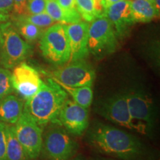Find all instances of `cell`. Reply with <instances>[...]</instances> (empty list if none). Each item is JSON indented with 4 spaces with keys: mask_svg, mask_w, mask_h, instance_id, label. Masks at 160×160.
I'll use <instances>...</instances> for the list:
<instances>
[{
    "mask_svg": "<svg viewBox=\"0 0 160 160\" xmlns=\"http://www.w3.org/2000/svg\"><path fill=\"white\" fill-rule=\"evenodd\" d=\"M56 125L46 132L41 152L45 160H70L77 151V143L68 132Z\"/></svg>",
    "mask_w": 160,
    "mask_h": 160,
    "instance_id": "cell-6",
    "label": "cell"
},
{
    "mask_svg": "<svg viewBox=\"0 0 160 160\" xmlns=\"http://www.w3.org/2000/svg\"><path fill=\"white\" fill-rule=\"evenodd\" d=\"M76 8L82 19L85 22H91L97 19L93 0H75Z\"/></svg>",
    "mask_w": 160,
    "mask_h": 160,
    "instance_id": "cell-22",
    "label": "cell"
},
{
    "mask_svg": "<svg viewBox=\"0 0 160 160\" xmlns=\"http://www.w3.org/2000/svg\"><path fill=\"white\" fill-rule=\"evenodd\" d=\"M11 81L13 91L25 100L33 97L42 83L39 72L24 62L13 68Z\"/></svg>",
    "mask_w": 160,
    "mask_h": 160,
    "instance_id": "cell-12",
    "label": "cell"
},
{
    "mask_svg": "<svg viewBox=\"0 0 160 160\" xmlns=\"http://www.w3.org/2000/svg\"><path fill=\"white\" fill-rule=\"evenodd\" d=\"M1 66H2L1 65V61H0V68H1Z\"/></svg>",
    "mask_w": 160,
    "mask_h": 160,
    "instance_id": "cell-32",
    "label": "cell"
},
{
    "mask_svg": "<svg viewBox=\"0 0 160 160\" xmlns=\"http://www.w3.org/2000/svg\"><path fill=\"white\" fill-rule=\"evenodd\" d=\"M71 160H83V159H80V158H75V159H71Z\"/></svg>",
    "mask_w": 160,
    "mask_h": 160,
    "instance_id": "cell-31",
    "label": "cell"
},
{
    "mask_svg": "<svg viewBox=\"0 0 160 160\" xmlns=\"http://www.w3.org/2000/svg\"><path fill=\"white\" fill-rule=\"evenodd\" d=\"M12 23L22 38L28 43L33 42L40 39L45 31V29L41 28L33 24L13 18Z\"/></svg>",
    "mask_w": 160,
    "mask_h": 160,
    "instance_id": "cell-19",
    "label": "cell"
},
{
    "mask_svg": "<svg viewBox=\"0 0 160 160\" xmlns=\"http://www.w3.org/2000/svg\"><path fill=\"white\" fill-rule=\"evenodd\" d=\"M66 33L70 47L71 62L85 59L88 57V28L89 23L80 21L77 23L65 24Z\"/></svg>",
    "mask_w": 160,
    "mask_h": 160,
    "instance_id": "cell-13",
    "label": "cell"
},
{
    "mask_svg": "<svg viewBox=\"0 0 160 160\" xmlns=\"http://www.w3.org/2000/svg\"><path fill=\"white\" fill-rule=\"evenodd\" d=\"M46 0H27L25 14H39L45 12Z\"/></svg>",
    "mask_w": 160,
    "mask_h": 160,
    "instance_id": "cell-25",
    "label": "cell"
},
{
    "mask_svg": "<svg viewBox=\"0 0 160 160\" xmlns=\"http://www.w3.org/2000/svg\"><path fill=\"white\" fill-rule=\"evenodd\" d=\"M21 98L9 94L0 99V122L14 125L21 117L24 109Z\"/></svg>",
    "mask_w": 160,
    "mask_h": 160,
    "instance_id": "cell-15",
    "label": "cell"
},
{
    "mask_svg": "<svg viewBox=\"0 0 160 160\" xmlns=\"http://www.w3.org/2000/svg\"><path fill=\"white\" fill-rule=\"evenodd\" d=\"M96 78L95 70L85 59L71 62L53 71V79L69 87H92Z\"/></svg>",
    "mask_w": 160,
    "mask_h": 160,
    "instance_id": "cell-8",
    "label": "cell"
},
{
    "mask_svg": "<svg viewBox=\"0 0 160 160\" xmlns=\"http://www.w3.org/2000/svg\"><path fill=\"white\" fill-rule=\"evenodd\" d=\"M150 1H153V0H150Z\"/></svg>",
    "mask_w": 160,
    "mask_h": 160,
    "instance_id": "cell-33",
    "label": "cell"
},
{
    "mask_svg": "<svg viewBox=\"0 0 160 160\" xmlns=\"http://www.w3.org/2000/svg\"><path fill=\"white\" fill-rule=\"evenodd\" d=\"M131 14L134 23L149 22L159 17L153 5V1L150 0H133L131 1Z\"/></svg>",
    "mask_w": 160,
    "mask_h": 160,
    "instance_id": "cell-16",
    "label": "cell"
},
{
    "mask_svg": "<svg viewBox=\"0 0 160 160\" xmlns=\"http://www.w3.org/2000/svg\"><path fill=\"white\" fill-rule=\"evenodd\" d=\"M13 92L11 81V72L8 69L0 68V99Z\"/></svg>",
    "mask_w": 160,
    "mask_h": 160,
    "instance_id": "cell-23",
    "label": "cell"
},
{
    "mask_svg": "<svg viewBox=\"0 0 160 160\" xmlns=\"http://www.w3.org/2000/svg\"><path fill=\"white\" fill-rule=\"evenodd\" d=\"M119 1H122V0H104V3H105L106 8H107L109 7L110 5H113V4H114L116 2H118Z\"/></svg>",
    "mask_w": 160,
    "mask_h": 160,
    "instance_id": "cell-29",
    "label": "cell"
},
{
    "mask_svg": "<svg viewBox=\"0 0 160 160\" xmlns=\"http://www.w3.org/2000/svg\"><path fill=\"white\" fill-rule=\"evenodd\" d=\"M31 53V45L19 34L12 22L0 24V61L4 68L13 69Z\"/></svg>",
    "mask_w": 160,
    "mask_h": 160,
    "instance_id": "cell-3",
    "label": "cell"
},
{
    "mask_svg": "<svg viewBox=\"0 0 160 160\" xmlns=\"http://www.w3.org/2000/svg\"><path fill=\"white\" fill-rule=\"evenodd\" d=\"M57 2L63 11L71 16L75 20L76 22L82 21L81 16L79 15L76 8L75 0H57Z\"/></svg>",
    "mask_w": 160,
    "mask_h": 160,
    "instance_id": "cell-24",
    "label": "cell"
},
{
    "mask_svg": "<svg viewBox=\"0 0 160 160\" xmlns=\"http://www.w3.org/2000/svg\"><path fill=\"white\" fill-rule=\"evenodd\" d=\"M88 28V51L100 59L114 53L117 48L118 37L110 20L106 17L91 22Z\"/></svg>",
    "mask_w": 160,
    "mask_h": 160,
    "instance_id": "cell-5",
    "label": "cell"
},
{
    "mask_svg": "<svg viewBox=\"0 0 160 160\" xmlns=\"http://www.w3.org/2000/svg\"><path fill=\"white\" fill-rule=\"evenodd\" d=\"M13 19H17L22 21L27 22L41 28H47L50 26L53 25L56 22L53 20L46 12L39 13V14H22L17 15L13 17Z\"/></svg>",
    "mask_w": 160,
    "mask_h": 160,
    "instance_id": "cell-21",
    "label": "cell"
},
{
    "mask_svg": "<svg viewBox=\"0 0 160 160\" xmlns=\"http://www.w3.org/2000/svg\"><path fill=\"white\" fill-rule=\"evenodd\" d=\"M45 12L57 22L62 24L77 23L71 16L63 11L57 0H46Z\"/></svg>",
    "mask_w": 160,
    "mask_h": 160,
    "instance_id": "cell-20",
    "label": "cell"
},
{
    "mask_svg": "<svg viewBox=\"0 0 160 160\" xmlns=\"http://www.w3.org/2000/svg\"><path fill=\"white\" fill-rule=\"evenodd\" d=\"M5 125L0 122V160H7L6 158V137Z\"/></svg>",
    "mask_w": 160,
    "mask_h": 160,
    "instance_id": "cell-27",
    "label": "cell"
},
{
    "mask_svg": "<svg viewBox=\"0 0 160 160\" xmlns=\"http://www.w3.org/2000/svg\"><path fill=\"white\" fill-rule=\"evenodd\" d=\"M153 5H154L156 10L158 13H159L160 11V0H153Z\"/></svg>",
    "mask_w": 160,
    "mask_h": 160,
    "instance_id": "cell-30",
    "label": "cell"
},
{
    "mask_svg": "<svg viewBox=\"0 0 160 160\" xmlns=\"http://www.w3.org/2000/svg\"><path fill=\"white\" fill-rule=\"evenodd\" d=\"M105 17L113 25L118 39H122L128 34L134 24L131 14V0H122L106 8Z\"/></svg>",
    "mask_w": 160,
    "mask_h": 160,
    "instance_id": "cell-14",
    "label": "cell"
},
{
    "mask_svg": "<svg viewBox=\"0 0 160 160\" xmlns=\"http://www.w3.org/2000/svg\"><path fill=\"white\" fill-rule=\"evenodd\" d=\"M5 137L7 160H27L22 146L16 136L14 125L6 124Z\"/></svg>",
    "mask_w": 160,
    "mask_h": 160,
    "instance_id": "cell-17",
    "label": "cell"
},
{
    "mask_svg": "<svg viewBox=\"0 0 160 160\" xmlns=\"http://www.w3.org/2000/svg\"><path fill=\"white\" fill-rule=\"evenodd\" d=\"M39 48L42 56L50 63L62 66L69 62L70 47L65 24H53L44 31Z\"/></svg>",
    "mask_w": 160,
    "mask_h": 160,
    "instance_id": "cell-4",
    "label": "cell"
},
{
    "mask_svg": "<svg viewBox=\"0 0 160 160\" xmlns=\"http://www.w3.org/2000/svg\"><path fill=\"white\" fill-rule=\"evenodd\" d=\"M54 124L62 126L70 134L82 135L89 125L88 111L72 99L68 98Z\"/></svg>",
    "mask_w": 160,
    "mask_h": 160,
    "instance_id": "cell-10",
    "label": "cell"
},
{
    "mask_svg": "<svg viewBox=\"0 0 160 160\" xmlns=\"http://www.w3.org/2000/svg\"><path fill=\"white\" fill-rule=\"evenodd\" d=\"M68 95L53 79L43 82L33 97L25 100L23 111L38 125L54 124Z\"/></svg>",
    "mask_w": 160,
    "mask_h": 160,
    "instance_id": "cell-1",
    "label": "cell"
},
{
    "mask_svg": "<svg viewBox=\"0 0 160 160\" xmlns=\"http://www.w3.org/2000/svg\"><path fill=\"white\" fill-rule=\"evenodd\" d=\"M13 11V0H0V24L7 22Z\"/></svg>",
    "mask_w": 160,
    "mask_h": 160,
    "instance_id": "cell-26",
    "label": "cell"
},
{
    "mask_svg": "<svg viewBox=\"0 0 160 160\" xmlns=\"http://www.w3.org/2000/svg\"><path fill=\"white\" fill-rule=\"evenodd\" d=\"M16 136L22 146L27 160H34L42 147V128L25 111L14 125Z\"/></svg>",
    "mask_w": 160,
    "mask_h": 160,
    "instance_id": "cell-7",
    "label": "cell"
},
{
    "mask_svg": "<svg viewBox=\"0 0 160 160\" xmlns=\"http://www.w3.org/2000/svg\"><path fill=\"white\" fill-rule=\"evenodd\" d=\"M27 0H13V11L17 15L25 14Z\"/></svg>",
    "mask_w": 160,
    "mask_h": 160,
    "instance_id": "cell-28",
    "label": "cell"
},
{
    "mask_svg": "<svg viewBox=\"0 0 160 160\" xmlns=\"http://www.w3.org/2000/svg\"><path fill=\"white\" fill-rule=\"evenodd\" d=\"M99 112L111 122L142 133L140 128L132 119L125 94H117L105 100Z\"/></svg>",
    "mask_w": 160,
    "mask_h": 160,
    "instance_id": "cell-11",
    "label": "cell"
},
{
    "mask_svg": "<svg viewBox=\"0 0 160 160\" xmlns=\"http://www.w3.org/2000/svg\"><path fill=\"white\" fill-rule=\"evenodd\" d=\"M131 118L139 126L142 134H147L153 122V102L151 96L141 90L125 93Z\"/></svg>",
    "mask_w": 160,
    "mask_h": 160,
    "instance_id": "cell-9",
    "label": "cell"
},
{
    "mask_svg": "<svg viewBox=\"0 0 160 160\" xmlns=\"http://www.w3.org/2000/svg\"><path fill=\"white\" fill-rule=\"evenodd\" d=\"M91 144L98 151L125 160H133L142 153V145L133 135L111 126L99 124L91 131Z\"/></svg>",
    "mask_w": 160,
    "mask_h": 160,
    "instance_id": "cell-2",
    "label": "cell"
},
{
    "mask_svg": "<svg viewBox=\"0 0 160 160\" xmlns=\"http://www.w3.org/2000/svg\"><path fill=\"white\" fill-rule=\"evenodd\" d=\"M56 82V81H55ZM56 82L59 84L61 88L65 91L71 99L77 102L78 105L82 106L85 108L88 109L93 101V92L91 87L83 86V87H69L62 83Z\"/></svg>",
    "mask_w": 160,
    "mask_h": 160,
    "instance_id": "cell-18",
    "label": "cell"
}]
</instances>
